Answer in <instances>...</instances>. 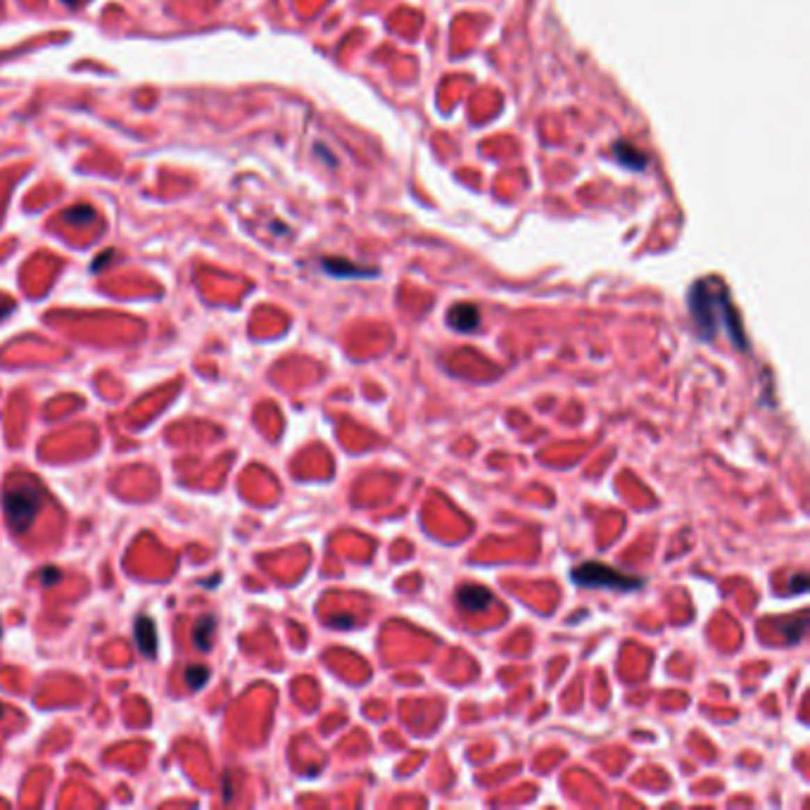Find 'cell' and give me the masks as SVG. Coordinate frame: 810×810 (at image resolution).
<instances>
[{
  "label": "cell",
  "mask_w": 810,
  "mask_h": 810,
  "mask_svg": "<svg viewBox=\"0 0 810 810\" xmlns=\"http://www.w3.org/2000/svg\"><path fill=\"white\" fill-rule=\"evenodd\" d=\"M214 630H217V621H214V618H202V621H198V625H195L193 641H195V646H198L200 651H210L212 649Z\"/></svg>",
  "instance_id": "obj_9"
},
{
  "label": "cell",
  "mask_w": 810,
  "mask_h": 810,
  "mask_svg": "<svg viewBox=\"0 0 810 810\" xmlns=\"http://www.w3.org/2000/svg\"><path fill=\"white\" fill-rule=\"evenodd\" d=\"M573 582L582 584V587H601V589H616V592H632L641 587L639 577L625 575V573L611 568L609 563H599V561H587L580 563L570 573Z\"/></svg>",
  "instance_id": "obj_3"
},
{
  "label": "cell",
  "mask_w": 810,
  "mask_h": 810,
  "mask_svg": "<svg viewBox=\"0 0 810 810\" xmlns=\"http://www.w3.org/2000/svg\"><path fill=\"white\" fill-rule=\"evenodd\" d=\"M0 717H3V706H0Z\"/></svg>",
  "instance_id": "obj_13"
},
{
  "label": "cell",
  "mask_w": 810,
  "mask_h": 810,
  "mask_svg": "<svg viewBox=\"0 0 810 810\" xmlns=\"http://www.w3.org/2000/svg\"><path fill=\"white\" fill-rule=\"evenodd\" d=\"M687 304H690L694 326H696V331L703 340H713L720 333H725L727 340L737 350L744 352L749 347L737 309H734L725 286L717 279H703L694 283L690 288Z\"/></svg>",
  "instance_id": "obj_1"
},
{
  "label": "cell",
  "mask_w": 810,
  "mask_h": 810,
  "mask_svg": "<svg viewBox=\"0 0 810 810\" xmlns=\"http://www.w3.org/2000/svg\"><path fill=\"white\" fill-rule=\"evenodd\" d=\"M456 601H459V606L466 613H480L490 606L492 592L488 587H480V584H464L456 592Z\"/></svg>",
  "instance_id": "obj_4"
},
{
  "label": "cell",
  "mask_w": 810,
  "mask_h": 810,
  "mask_svg": "<svg viewBox=\"0 0 810 810\" xmlns=\"http://www.w3.org/2000/svg\"><path fill=\"white\" fill-rule=\"evenodd\" d=\"M613 153H616V159L621 162L623 166H628V169H632V171H644L646 164H649V157H646L637 146H632L630 141L613 143Z\"/></svg>",
  "instance_id": "obj_6"
},
{
  "label": "cell",
  "mask_w": 810,
  "mask_h": 810,
  "mask_svg": "<svg viewBox=\"0 0 810 810\" xmlns=\"http://www.w3.org/2000/svg\"><path fill=\"white\" fill-rule=\"evenodd\" d=\"M43 508V492L36 485L29 483H13L3 492V511L8 518V525L15 532H26L33 525V520Z\"/></svg>",
  "instance_id": "obj_2"
},
{
  "label": "cell",
  "mask_w": 810,
  "mask_h": 810,
  "mask_svg": "<svg viewBox=\"0 0 810 810\" xmlns=\"http://www.w3.org/2000/svg\"><path fill=\"white\" fill-rule=\"evenodd\" d=\"M40 580H43L45 584H55L57 580H60V570H53V568H45L43 573H40Z\"/></svg>",
  "instance_id": "obj_12"
},
{
  "label": "cell",
  "mask_w": 810,
  "mask_h": 810,
  "mask_svg": "<svg viewBox=\"0 0 810 810\" xmlns=\"http://www.w3.org/2000/svg\"><path fill=\"white\" fill-rule=\"evenodd\" d=\"M447 323L459 333H471L480 326V309L476 304H454L447 314Z\"/></svg>",
  "instance_id": "obj_5"
},
{
  "label": "cell",
  "mask_w": 810,
  "mask_h": 810,
  "mask_svg": "<svg viewBox=\"0 0 810 810\" xmlns=\"http://www.w3.org/2000/svg\"><path fill=\"white\" fill-rule=\"evenodd\" d=\"M65 219L72 224H88L95 219V212H93V207H88V205L69 207V210L65 212Z\"/></svg>",
  "instance_id": "obj_11"
},
{
  "label": "cell",
  "mask_w": 810,
  "mask_h": 810,
  "mask_svg": "<svg viewBox=\"0 0 810 810\" xmlns=\"http://www.w3.org/2000/svg\"><path fill=\"white\" fill-rule=\"evenodd\" d=\"M136 639H138V649H141L143 656H153L155 649H157V632H155V623L150 621L148 616L138 618L136 621Z\"/></svg>",
  "instance_id": "obj_7"
},
{
  "label": "cell",
  "mask_w": 810,
  "mask_h": 810,
  "mask_svg": "<svg viewBox=\"0 0 810 810\" xmlns=\"http://www.w3.org/2000/svg\"><path fill=\"white\" fill-rule=\"evenodd\" d=\"M323 271H328V274L338 276V279H352V276H373L375 271H364L359 269V266L345 262V259H323Z\"/></svg>",
  "instance_id": "obj_8"
},
{
  "label": "cell",
  "mask_w": 810,
  "mask_h": 810,
  "mask_svg": "<svg viewBox=\"0 0 810 810\" xmlns=\"http://www.w3.org/2000/svg\"><path fill=\"white\" fill-rule=\"evenodd\" d=\"M207 680H210V670L205 668V665H190L186 670V682L188 687H193V690H202V687L207 685Z\"/></svg>",
  "instance_id": "obj_10"
}]
</instances>
